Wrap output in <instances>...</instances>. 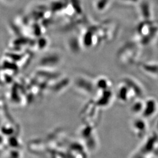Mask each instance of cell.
Segmentation results:
<instances>
[{
	"label": "cell",
	"instance_id": "obj_1",
	"mask_svg": "<svg viewBox=\"0 0 158 158\" xmlns=\"http://www.w3.org/2000/svg\"><path fill=\"white\" fill-rule=\"evenodd\" d=\"M116 96L119 101L122 103L128 102L135 97L129 86L123 81L118 87Z\"/></svg>",
	"mask_w": 158,
	"mask_h": 158
},
{
	"label": "cell",
	"instance_id": "obj_2",
	"mask_svg": "<svg viewBox=\"0 0 158 158\" xmlns=\"http://www.w3.org/2000/svg\"><path fill=\"white\" fill-rule=\"evenodd\" d=\"M158 102L154 98H148L144 100L142 114L145 116H152L158 111Z\"/></svg>",
	"mask_w": 158,
	"mask_h": 158
},
{
	"label": "cell",
	"instance_id": "obj_3",
	"mask_svg": "<svg viewBox=\"0 0 158 158\" xmlns=\"http://www.w3.org/2000/svg\"><path fill=\"white\" fill-rule=\"evenodd\" d=\"M123 81L129 86L131 90L132 91L134 94H135V97L138 98H141L143 94H144V90L141 86L137 80L131 78H125L123 80Z\"/></svg>",
	"mask_w": 158,
	"mask_h": 158
},
{
	"label": "cell",
	"instance_id": "obj_4",
	"mask_svg": "<svg viewBox=\"0 0 158 158\" xmlns=\"http://www.w3.org/2000/svg\"><path fill=\"white\" fill-rule=\"evenodd\" d=\"M144 106V100H142L139 98V99H136L132 103L131 110L134 112H141L142 113Z\"/></svg>",
	"mask_w": 158,
	"mask_h": 158
}]
</instances>
